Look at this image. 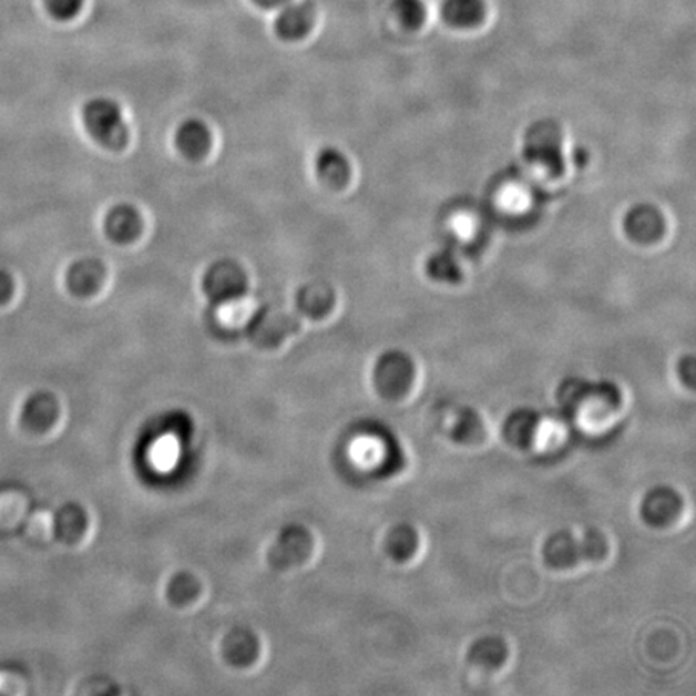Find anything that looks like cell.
<instances>
[{
	"label": "cell",
	"mask_w": 696,
	"mask_h": 696,
	"mask_svg": "<svg viewBox=\"0 0 696 696\" xmlns=\"http://www.w3.org/2000/svg\"><path fill=\"white\" fill-rule=\"evenodd\" d=\"M314 535L307 528L300 524L286 525L269 549V566L276 571L301 566L314 553Z\"/></svg>",
	"instance_id": "cell-6"
},
{
	"label": "cell",
	"mask_w": 696,
	"mask_h": 696,
	"mask_svg": "<svg viewBox=\"0 0 696 696\" xmlns=\"http://www.w3.org/2000/svg\"><path fill=\"white\" fill-rule=\"evenodd\" d=\"M300 321L296 315L273 305L258 308L247 323V337L254 346L276 348L298 331Z\"/></svg>",
	"instance_id": "cell-4"
},
{
	"label": "cell",
	"mask_w": 696,
	"mask_h": 696,
	"mask_svg": "<svg viewBox=\"0 0 696 696\" xmlns=\"http://www.w3.org/2000/svg\"><path fill=\"white\" fill-rule=\"evenodd\" d=\"M336 304V294L326 283H307L297 290L296 307L298 314L311 319H321L331 314Z\"/></svg>",
	"instance_id": "cell-15"
},
{
	"label": "cell",
	"mask_w": 696,
	"mask_h": 696,
	"mask_svg": "<svg viewBox=\"0 0 696 696\" xmlns=\"http://www.w3.org/2000/svg\"><path fill=\"white\" fill-rule=\"evenodd\" d=\"M205 296L215 307L236 304L247 296L248 278L239 263L218 260L212 263L202 279Z\"/></svg>",
	"instance_id": "cell-3"
},
{
	"label": "cell",
	"mask_w": 696,
	"mask_h": 696,
	"mask_svg": "<svg viewBox=\"0 0 696 696\" xmlns=\"http://www.w3.org/2000/svg\"><path fill=\"white\" fill-rule=\"evenodd\" d=\"M426 272L434 280L440 283H454L460 279V266L454 260L452 252L440 250L431 255L428 263H426Z\"/></svg>",
	"instance_id": "cell-24"
},
{
	"label": "cell",
	"mask_w": 696,
	"mask_h": 696,
	"mask_svg": "<svg viewBox=\"0 0 696 696\" xmlns=\"http://www.w3.org/2000/svg\"><path fill=\"white\" fill-rule=\"evenodd\" d=\"M525 154L553 172L561 168L563 158H561V136L557 127L549 123L532 126L525 137Z\"/></svg>",
	"instance_id": "cell-7"
},
{
	"label": "cell",
	"mask_w": 696,
	"mask_h": 696,
	"mask_svg": "<svg viewBox=\"0 0 696 696\" xmlns=\"http://www.w3.org/2000/svg\"><path fill=\"white\" fill-rule=\"evenodd\" d=\"M88 531V513L78 503H66L53 516V534L66 545H74Z\"/></svg>",
	"instance_id": "cell-17"
},
{
	"label": "cell",
	"mask_w": 696,
	"mask_h": 696,
	"mask_svg": "<svg viewBox=\"0 0 696 696\" xmlns=\"http://www.w3.org/2000/svg\"><path fill=\"white\" fill-rule=\"evenodd\" d=\"M106 237L115 244H130L140 237L142 231L141 213L130 204H119L105 215Z\"/></svg>",
	"instance_id": "cell-12"
},
{
	"label": "cell",
	"mask_w": 696,
	"mask_h": 696,
	"mask_svg": "<svg viewBox=\"0 0 696 696\" xmlns=\"http://www.w3.org/2000/svg\"><path fill=\"white\" fill-rule=\"evenodd\" d=\"M104 279V265L94 258H83V260L74 262L66 272V289L74 297H91L101 289Z\"/></svg>",
	"instance_id": "cell-13"
},
{
	"label": "cell",
	"mask_w": 696,
	"mask_h": 696,
	"mask_svg": "<svg viewBox=\"0 0 696 696\" xmlns=\"http://www.w3.org/2000/svg\"><path fill=\"white\" fill-rule=\"evenodd\" d=\"M27 518L28 503L24 502V497L16 490H2L0 492V531L17 528Z\"/></svg>",
	"instance_id": "cell-22"
},
{
	"label": "cell",
	"mask_w": 696,
	"mask_h": 696,
	"mask_svg": "<svg viewBox=\"0 0 696 696\" xmlns=\"http://www.w3.org/2000/svg\"><path fill=\"white\" fill-rule=\"evenodd\" d=\"M83 123L89 136L109 151L126 145L127 131L122 106L109 98H94L84 105Z\"/></svg>",
	"instance_id": "cell-2"
},
{
	"label": "cell",
	"mask_w": 696,
	"mask_h": 696,
	"mask_svg": "<svg viewBox=\"0 0 696 696\" xmlns=\"http://www.w3.org/2000/svg\"><path fill=\"white\" fill-rule=\"evenodd\" d=\"M397 13L405 27L417 28L424 21L426 10L421 0H399Z\"/></svg>",
	"instance_id": "cell-26"
},
{
	"label": "cell",
	"mask_w": 696,
	"mask_h": 696,
	"mask_svg": "<svg viewBox=\"0 0 696 696\" xmlns=\"http://www.w3.org/2000/svg\"><path fill=\"white\" fill-rule=\"evenodd\" d=\"M624 229L634 243H655L663 236V213L655 205H635L628 209L626 218H624Z\"/></svg>",
	"instance_id": "cell-10"
},
{
	"label": "cell",
	"mask_w": 696,
	"mask_h": 696,
	"mask_svg": "<svg viewBox=\"0 0 696 696\" xmlns=\"http://www.w3.org/2000/svg\"><path fill=\"white\" fill-rule=\"evenodd\" d=\"M508 652L506 642L500 637L479 638L472 644L470 652H468V662L474 664L479 669L497 671L506 663Z\"/></svg>",
	"instance_id": "cell-19"
},
{
	"label": "cell",
	"mask_w": 696,
	"mask_h": 696,
	"mask_svg": "<svg viewBox=\"0 0 696 696\" xmlns=\"http://www.w3.org/2000/svg\"><path fill=\"white\" fill-rule=\"evenodd\" d=\"M315 23V10L307 2H287L280 7L275 20L276 34L283 41H300L310 33Z\"/></svg>",
	"instance_id": "cell-11"
},
{
	"label": "cell",
	"mask_w": 696,
	"mask_h": 696,
	"mask_svg": "<svg viewBox=\"0 0 696 696\" xmlns=\"http://www.w3.org/2000/svg\"><path fill=\"white\" fill-rule=\"evenodd\" d=\"M254 2L265 10H279L280 7L286 6L290 0H254Z\"/></svg>",
	"instance_id": "cell-28"
},
{
	"label": "cell",
	"mask_w": 696,
	"mask_h": 696,
	"mask_svg": "<svg viewBox=\"0 0 696 696\" xmlns=\"http://www.w3.org/2000/svg\"><path fill=\"white\" fill-rule=\"evenodd\" d=\"M315 170L319 180L329 187L346 186L350 177V163L336 147H325L318 152L315 158Z\"/></svg>",
	"instance_id": "cell-18"
},
{
	"label": "cell",
	"mask_w": 696,
	"mask_h": 696,
	"mask_svg": "<svg viewBox=\"0 0 696 696\" xmlns=\"http://www.w3.org/2000/svg\"><path fill=\"white\" fill-rule=\"evenodd\" d=\"M60 417L59 401L49 392H35L21 408V424L31 434H44Z\"/></svg>",
	"instance_id": "cell-9"
},
{
	"label": "cell",
	"mask_w": 696,
	"mask_h": 696,
	"mask_svg": "<svg viewBox=\"0 0 696 696\" xmlns=\"http://www.w3.org/2000/svg\"><path fill=\"white\" fill-rule=\"evenodd\" d=\"M372 381L386 399H401L413 386L414 364L403 351H386L375 366Z\"/></svg>",
	"instance_id": "cell-5"
},
{
	"label": "cell",
	"mask_w": 696,
	"mask_h": 696,
	"mask_svg": "<svg viewBox=\"0 0 696 696\" xmlns=\"http://www.w3.org/2000/svg\"><path fill=\"white\" fill-rule=\"evenodd\" d=\"M419 549L417 529L410 524H399L386 535V552L392 560L403 563L414 556Z\"/></svg>",
	"instance_id": "cell-21"
},
{
	"label": "cell",
	"mask_w": 696,
	"mask_h": 696,
	"mask_svg": "<svg viewBox=\"0 0 696 696\" xmlns=\"http://www.w3.org/2000/svg\"><path fill=\"white\" fill-rule=\"evenodd\" d=\"M16 293V283L12 275L6 269H0V305H6Z\"/></svg>",
	"instance_id": "cell-27"
},
{
	"label": "cell",
	"mask_w": 696,
	"mask_h": 696,
	"mask_svg": "<svg viewBox=\"0 0 696 696\" xmlns=\"http://www.w3.org/2000/svg\"><path fill=\"white\" fill-rule=\"evenodd\" d=\"M198 593H201V582L194 574L186 571L174 574L166 585V598L176 606L190 605L197 598Z\"/></svg>",
	"instance_id": "cell-23"
},
{
	"label": "cell",
	"mask_w": 696,
	"mask_h": 696,
	"mask_svg": "<svg viewBox=\"0 0 696 696\" xmlns=\"http://www.w3.org/2000/svg\"><path fill=\"white\" fill-rule=\"evenodd\" d=\"M177 151L190 160H201L207 155L212 145V134L207 124L201 120H186L177 127L176 136Z\"/></svg>",
	"instance_id": "cell-16"
},
{
	"label": "cell",
	"mask_w": 696,
	"mask_h": 696,
	"mask_svg": "<svg viewBox=\"0 0 696 696\" xmlns=\"http://www.w3.org/2000/svg\"><path fill=\"white\" fill-rule=\"evenodd\" d=\"M608 555V538L598 529H588L582 535L557 531L542 546L543 563L557 571L574 570L584 563H600Z\"/></svg>",
	"instance_id": "cell-1"
},
{
	"label": "cell",
	"mask_w": 696,
	"mask_h": 696,
	"mask_svg": "<svg viewBox=\"0 0 696 696\" xmlns=\"http://www.w3.org/2000/svg\"><path fill=\"white\" fill-rule=\"evenodd\" d=\"M442 16L450 27L472 28L481 23L485 16V6L482 0H447Z\"/></svg>",
	"instance_id": "cell-20"
},
{
	"label": "cell",
	"mask_w": 696,
	"mask_h": 696,
	"mask_svg": "<svg viewBox=\"0 0 696 696\" xmlns=\"http://www.w3.org/2000/svg\"><path fill=\"white\" fill-rule=\"evenodd\" d=\"M84 0H44L45 10L57 21H70L80 16Z\"/></svg>",
	"instance_id": "cell-25"
},
{
	"label": "cell",
	"mask_w": 696,
	"mask_h": 696,
	"mask_svg": "<svg viewBox=\"0 0 696 696\" xmlns=\"http://www.w3.org/2000/svg\"><path fill=\"white\" fill-rule=\"evenodd\" d=\"M682 499L676 490L671 488H655L649 490L642 500L641 514L646 524L655 528L673 524L679 518Z\"/></svg>",
	"instance_id": "cell-8"
},
{
	"label": "cell",
	"mask_w": 696,
	"mask_h": 696,
	"mask_svg": "<svg viewBox=\"0 0 696 696\" xmlns=\"http://www.w3.org/2000/svg\"><path fill=\"white\" fill-rule=\"evenodd\" d=\"M223 658L234 667H247L257 662L260 644L254 632L247 628H234L223 638Z\"/></svg>",
	"instance_id": "cell-14"
}]
</instances>
